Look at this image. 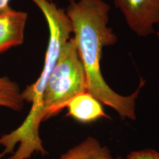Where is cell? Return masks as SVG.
<instances>
[{"label": "cell", "instance_id": "cell-1", "mask_svg": "<svg viewBox=\"0 0 159 159\" xmlns=\"http://www.w3.org/2000/svg\"><path fill=\"white\" fill-rule=\"evenodd\" d=\"M109 11L110 6L104 0H79L70 2L66 13L71 22L74 39L84 66L87 92L114 109L122 119L135 120L136 99L145 81L141 79L134 93L123 96L109 86L101 71L103 48L117 41L116 35L108 26Z\"/></svg>", "mask_w": 159, "mask_h": 159}, {"label": "cell", "instance_id": "cell-3", "mask_svg": "<svg viewBox=\"0 0 159 159\" xmlns=\"http://www.w3.org/2000/svg\"><path fill=\"white\" fill-rule=\"evenodd\" d=\"M41 10L47 20L49 30V39L41 74L34 83L26 87L21 91L25 102H30L32 107L30 114L40 115L41 99L46 84L52 71L56 64L61 49L73 33V27L69 18L63 9L48 0H32Z\"/></svg>", "mask_w": 159, "mask_h": 159}, {"label": "cell", "instance_id": "cell-9", "mask_svg": "<svg viewBox=\"0 0 159 159\" xmlns=\"http://www.w3.org/2000/svg\"><path fill=\"white\" fill-rule=\"evenodd\" d=\"M127 159H159V152L152 149L131 152Z\"/></svg>", "mask_w": 159, "mask_h": 159}, {"label": "cell", "instance_id": "cell-13", "mask_svg": "<svg viewBox=\"0 0 159 159\" xmlns=\"http://www.w3.org/2000/svg\"><path fill=\"white\" fill-rule=\"evenodd\" d=\"M116 159H122V158H116Z\"/></svg>", "mask_w": 159, "mask_h": 159}, {"label": "cell", "instance_id": "cell-11", "mask_svg": "<svg viewBox=\"0 0 159 159\" xmlns=\"http://www.w3.org/2000/svg\"><path fill=\"white\" fill-rule=\"evenodd\" d=\"M158 32H157V35H158V37L159 38V23L158 24Z\"/></svg>", "mask_w": 159, "mask_h": 159}, {"label": "cell", "instance_id": "cell-7", "mask_svg": "<svg viewBox=\"0 0 159 159\" xmlns=\"http://www.w3.org/2000/svg\"><path fill=\"white\" fill-rule=\"evenodd\" d=\"M59 159H114L107 147H102L94 137H88L67 151Z\"/></svg>", "mask_w": 159, "mask_h": 159}, {"label": "cell", "instance_id": "cell-4", "mask_svg": "<svg viewBox=\"0 0 159 159\" xmlns=\"http://www.w3.org/2000/svg\"><path fill=\"white\" fill-rule=\"evenodd\" d=\"M131 30L140 37L155 33L159 23V0H114Z\"/></svg>", "mask_w": 159, "mask_h": 159}, {"label": "cell", "instance_id": "cell-5", "mask_svg": "<svg viewBox=\"0 0 159 159\" xmlns=\"http://www.w3.org/2000/svg\"><path fill=\"white\" fill-rule=\"evenodd\" d=\"M27 20V13L9 5L0 10V54L24 43Z\"/></svg>", "mask_w": 159, "mask_h": 159}, {"label": "cell", "instance_id": "cell-8", "mask_svg": "<svg viewBox=\"0 0 159 159\" xmlns=\"http://www.w3.org/2000/svg\"><path fill=\"white\" fill-rule=\"evenodd\" d=\"M25 102L18 83L8 77L0 76V107L20 111L25 106Z\"/></svg>", "mask_w": 159, "mask_h": 159}, {"label": "cell", "instance_id": "cell-2", "mask_svg": "<svg viewBox=\"0 0 159 159\" xmlns=\"http://www.w3.org/2000/svg\"><path fill=\"white\" fill-rule=\"evenodd\" d=\"M86 91L84 66L74 38H70L61 49L46 84L41 99V118L43 120L55 116L71 99Z\"/></svg>", "mask_w": 159, "mask_h": 159}, {"label": "cell", "instance_id": "cell-6", "mask_svg": "<svg viewBox=\"0 0 159 159\" xmlns=\"http://www.w3.org/2000/svg\"><path fill=\"white\" fill-rule=\"evenodd\" d=\"M69 115L82 123H90L100 118H109L105 114L101 102L89 94L81 93L67 103Z\"/></svg>", "mask_w": 159, "mask_h": 159}, {"label": "cell", "instance_id": "cell-12", "mask_svg": "<svg viewBox=\"0 0 159 159\" xmlns=\"http://www.w3.org/2000/svg\"><path fill=\"white\" fill-rule=\"evenodd\" d=\"M48 1H52V0H48ZM69 1H70V2H76V0H69ZM78 1H79V0H78Z\"/></svg>", "mask_w": 159, "mask_h": 159}, {"label": "cell", "instance_id": "cell-10", "mask_svg": "<svg viewBox=\"0 0 159 159\" xmlns=\"http://www.w3.org/2000/svg\"><path fill=\"white\" fill-rule=\"evenodd\" d=\"M10 0H0V10L3 9L4 7H7L9 3Z\"/></svg>", "mask_w": 159, "mask_h": 159}]
</instances>
